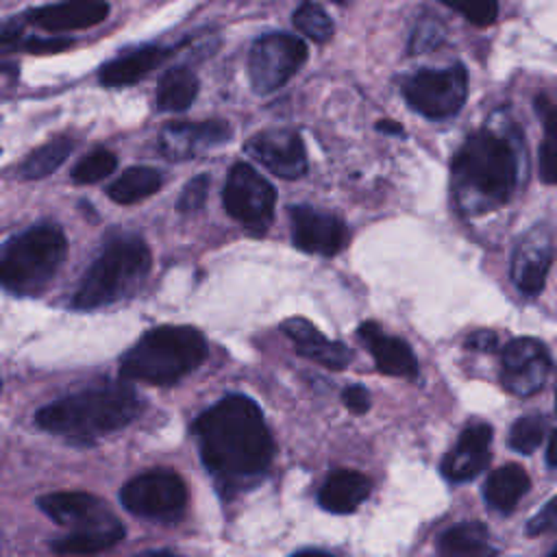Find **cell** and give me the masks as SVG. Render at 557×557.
I'll return each mask as SVG.
<instances>
[{
    "label": "cell",
    "mask_w": 557,
    "mask_h": 557,
    "mask_svg": "<svg viewBox=\"0 0 557 557\" xmlns=\"http://www.w3.org/2000/svg\"><path fill=\"white\" fill-rule=\"evenodd\" d=\"M144 407L141 396L126 383H109L63 396L35 416L39 429L76 444L94 442L131 424Z\"/></svg>",
    "instance_id": "3"
},
{
    "label": "cell",
    "mask_w": 557,
    "mask_h": 557,
    "mask_svg": "<svg viewBox=\"0 0 557 557\" xmlns=\"http://www.w3.org/2000/svg\"><path fill=\"white\" fill-rule=\"evenodd\" d=\"M490 446H492L490 424L468 426L459 435L457 444L442 459V474L455 483L474 479L490 461Z\"/></svg>",
    "instance_id": "18"
},
{
    "label": "cell",
    "mask_w": 557,
    "mask_h": 557,
    "mask_svg": "<svg viewBox=\"0 0 557 557\" xmlns=\"http://www.w3.org/2000/svg\"><path fill=\"white\" fill-rule=\"evenodd\" d=\"M437 550L446 557H472V555H494L490 546V533L481 522H463L448 529L437 544Z\"/></svg>",
    "instance_id": "27"
},
{
    "label": "cell",
    "mask_w": 557,
    "mask_h": 557,
    "mask_svg": "<svg viewBox=\"0 0 557 557\" xmlns=\"http://www.w3.org/2000/svg\"><path fill=\"white\" fill-rule=\"evenodd\" d=\"M546 463L548 468H555V437L548 433V444H546Z\"/></svg>",
    "instance_id": "39"
},
{
    "label": "cell",
    "mask_w": 557,
    "mask_h": 557,
    "mask_svg": "<svg viewBox=\"0 0 557 557\" xmlns=\"http://www.w3.org/2000/svg\"><path fill=\"white\" fill-rule=\"evenodd\" d=\"M163 183V176L159 170L148 168V165H135L124 170L107 189L109 198L115 200L117 205H133L139 202L154 191H159Z\"/></svg>",
    "instance_id": "26"
},
{
    "label": "cell",
    "mask_w": 557,
    "mask_h": 557,
    "mask_svg": "<svg viewBox=\"0 0 557 557\" xmlns=\"http://www.w3.org/2000/svg\"><path fill=\"white\" fill-rule=\"evenodd\" d=\"M172 52H174L172 46H161V44L126 50L100 67L98 81L104 87L133 85L144 76H148L154 67H159Z\"/></svg>",
    "instance_id": "19"
},
{
    "label": "cell",
    "mask_w": 557,
    "mask_h": 557,
    "mask_svg": "<svg viewBox=\"0 0 557 557\" xmlns=\"http://www.w3.org/2000/svg\"><path fill=\"white\" fill-rule=\"evenodd\" d=\"M117 165V159L111 150L107 148H96L91 152H87L72 170V181L87 185V183H96L102 181L104 176H109Z\"/></svg>",
    "instance_id": "31"
},
{
    "label": "cell",
    "mask_w": 557,
    "mask_h": 557,
    "mask_svg": "<svg viewBox=\"0 0 557 557\" xmlns=\"http://www.w3.org/2000/svg\"><path fill=\"white\" fill-rule=\"evenodd\" d=\"M342 400L352 413H366L370 409V394L363 385H348L342 392Z\"/></svg>",
    "instance_id": "36"
},
{
    "label": "cell",
    "mask_w": 557,
    "mask_h": 557,
    "mask_svg": "<svg viewBox=\"0 0 557 557\" xmlns=\"http://www.w3.org/2000/svg\"><path fill=\"white\" fill-rule=\"evenodd\" d=\"M248 152L281 178H298L307 172V152L300 135L287 128L257 133L246 144Z\"/></svg>",
    "instance_id": "16"
},
{
    "label": "cell",
    "mask_w": 557,
    "mask_h": 557,
    "mask_svg": "<svg viewBox=\"0 0 557 557\" xmlns=\"http://www.w3.org/2000/svg\"><path fill=\"white\" fill-rule=\"evenodd\" d=\"M289 220H292V242L296 248L305 252L333 257L346 246V239H348L346 224L329 211L298 205L289 209Z\"/></svg>",
    "instance_id": "12"
},
{
    "label": "cell",
    "mask_w": 557,
    "mask_h": 557,
    "mask_svg": "<svg viewBox=\"0 0 557 557\" xmlns=\"http://www.w3.org/2000/svg\"><path fill=\"white\" fill-rule=\"evenodd\" d=\"M283 333L292 339V344L296 346V350L302 357H307V359H311V361H315L324 368L342 370L344 366H348L352 361V350L346 344L331 342L305 318L285 320L283 322Z\"/></svg>",
    "instance_id": "20"
},
{
    "label": "cell",
    "mask_w": 557,
    "mask_h": 557,
    "mask_svg": "<svg viewBox=\"0 0 557 557\" xmlns=\"http://www.w3.org/2000/svg\"><path fill=\"white\" fill-rule=\"evenodd\" d=\"M555 522H557V500L550 498V500L546 503V507H544L537 516H533V518L529 520L527 533H529V535L546 533V531H550V529L555 527Z\"/></svg>",
    "instance_id": "35"
},
{
    "label": "cell",
    "mask_w": 557,
    "mask_h": 557,
    "mask_svg": "<svg viewBox=\"0 0 557 557\" xmlns=\"http://www.w3.org/2000/svg\"><path fill=\"white\" fill-rule=\"evenodd\" d=\"M231 137V124L224 120L172 122L159 135V150L165 159L185 161L205 154Z\"/></svg>",
    "instance_id": "15"
},
{
    "label": "cell",
    "mask_w": 557,
    "mask_h": 557,
    "mask_svg": "<svg viewBox=\"0 0 557 557\" xmlns=\"http://www.w3.org/2000/svg\"><path fill=\"white\" fill-rule=\"evenodd\" d=\"M529 487H531V479L527 470L518 463H507L496 468L487 476L483 487V498L492 509L507 513L518 505V500L529 492Z\"/></svg>",
    "instance_id": "23"
},
{
    "label": "cell",
    "mask_w": 557,
    "mask_h": 557,
    "mask_svg": "<svg viewBox=\"0 0 557 557\" xmlns=\"http://www.w3.org/2000/svg\"><path fill=\"white\" fill-rule=\"evenodd\" d=\"M376 128L379 131H385V133H394V135H403V126H398V124H394L392 120H381L379 124H376Z\"/></svg>",
    "instance_id": "38"
},
{
    "label": "cell",
    "mask_w": 557,
    "mask_h": 557,
    "mask_svg": "<svg viewBox=\"0 0 557 557\" xmlns=\"http://www.w3.org/2000/svg\"><path fill=\"white\" fill-rule=\"evenodd\" d=\"M198 96V78L189 67L168 70L157 87V109L159 111H185Z\"/></svg>",
    "instance_id": "25"
},
{
    "label": "cell",
    "mask_w": 557,
    "mask_h": 557,
    "mask_svg": "<svg viewBox=\"0 0 557 557\" xmlns=\"http://www.w3.org/2000/svg\"><path fill=\"white\" fill-rule=\"evenodd\" d=\"M222 202L226 213L246 231L261 235L274 215V187L248 163H235L226 176Z\"/></svg>",
    "instance_id": "8"
},
{
    "label": "cell",
    "mask_w": 557,
    "mask_h": 557,
    "mask_svg": "<svg viewBox=\"0 0 557 557\" xmlns=\"http://www.w3.org/2000/svg\"><path fill=\"white\" fill-rule=\"evenodd\" d=\"M150 270V250L141 237L122 235L111 239L83 274L72 307L98 309L131 296Z\"/></svg>",
    "instance_id": "6"
},
{
    "label": "cell",
    "mask_w": 557,
    "mask_h": 557,
    "mask_svg": "<svg viewBox=\"0 0 557 557\" xmlns=\"http://www.w3.org/2000/svg\"><path fill=\"white\" fill-rule=\"evenodd\" d=\"M307 61V46L289 33H268L255 39L248 54V76L257 94L283 87Z\"/></svg>",
    "instance_id": "9"
},
{
    "label": "cell",
    "mask_w": 557,
    "mask_h": 557,
    "mask_svg": "<svg viewBox=\"0 0 557 557\" xmlns=\"http://www.w3.org/2000/svg\"><path fill=\"white\" fill-rule=\"evenodd\" d=\"M67 255L65 233L57 224H35L0 248V287L20 294H41Z\"/></svg>",
    "instance_id": "5"
},
{
    "label": "cell",
    "mask_w": 557,
    "mask_h": 557,
    "mask_svg": "<svg viewBox=\"0 0 557 557\" xmlns=\"http://www.w3.org/2000/svg\"><path fill=\"white\" fill-rule=\"evenodd\" d=\"M292 22H294V26H296L305 37H309V39H313V41H318V44L329 41V39L333 37V33H335V24H333V20L329 17V13H326L320 4H315V2H311V0H305V2L294 11Z\"/></svg>",
    "instance_id": "29"
},
{
    "label": "cell",
    "mask_w": 557,
    "mask_h": 557,
    "mask_svg": "<svg viewBox=\"0 0 557 557\" xmlns=\"http://www.w3.org/2000/svg\"><path fill=\"white\" fill-rule=\"evenodd\" d=\"M359 337L368 342L370 352L383 374L405 379L418 376V361L405 339L385 335L374 322H363L359 326Z\"/></svg>",
    "instance_id": "21"
},
{
    "label": "cell",
    "mask_w": 557,
    "mask_h": 557,
    "mask_svg": "<svg viewBox=\"0 0 557 557\" xmlns=\"http://www.w3.org/2000/svg\"><path fill=\"white\" fill-rule=\"evenodd\" d=\"M468 348L472 350H483V352H492L498 346V335L494 331H476L468 337L466 342Z\"/></svg>",
    "instance_id": "37"
},
{
    "label": "cell",
    "mask_w": 557,
    "mask_h": 557,
    "mask_svg": "<svg viewBox=\"0 0 557 557\" xmlns=\"http://www.w3.org/2000/svg\"><path fill=\"white\" fill-rule=\"evenodd\" d=\"M520 172V139L513 133L481 128L453 161V196L461 213L481 215L505 205Z\"/></svg>",
    "instance_id": "2"
},
{
    "label": "cell",
    "mask_w": 557,
    "mask_h": 557,
    "mask_svg": "<svg viewBox=\"0 0 557 557\" xmlns=\"http://www.w3.org/2000/svg\"><path fill=\"white\" fill-rule=\"evenodd\" d=\"M546 437V422L540 413L522 416L509 431V446L522 455H531Z\"/></svg>",
    "instance_id": "30"
},
{
    "label": "cell",
    "mask_w": 557,
    "mask_h": 557,
    "mask_svg": "<svg viewBox=\"0 0 557 557\" xmlns=\"http://www.w3.org/2000/svg\"><path fill=\"white\" fill-rule=\"evenodd\" d=\"M331 2H335V4H342V2H344V0H331Z\"/></svg>",
    "instance_id": "40"
},
{
    "label": "cell",
    "mask_w": 557,
    "mask_h": 557,
    "mask_svg": "<svg viewBox=\"0 0 557 557\" xmlns=\"http://www.w3.org/2000/svg\"><path fill=\"white\" fill-rule=\"evenodd\" d=\"M74 141L67 137H57L37 150H33L22 163H20V176L24 178H44L52 174L72 152Z\"/></svg>",
    "instance_id": "28"
},
{
    "label": "cell",
    "mask_w": 557,
    "mask_h": 557,
    "mask_svg": "<svg viewBox=\"0 0 557 557\" xmlns=\"http://www.w3.org/2000/svg\"><path fill=\"white\" fill-rule=\"evenodd\" d=\"M37 505L50 520L61 527H70L72 531L102 527L117 520L107 509V503L87 492H52L41 496Z\"/></svg>",
    "instance_id": "17"
},
{
    "label": "cell",
    "mask_w": 557,
    "mask_h": 557,
    "mask_svg": "<svg viewBox=\"0 0 557 557\" xmlns=\"http://www.w3.org/2000/svg\"><path fill=\"white\" fill-rule=\"evenodd\" d=\"M440 2L476 26H490L498 15L496 0H440Z\"/></svg>",
    "instance_id": "32"
},
{
    "label": "cell",
    "mask_w": 557,
    "mask_h": 557,
    "mask_svg": "<svg viewBox=\"0 0 557 557\" xmlns=\"http://www.w3.org/2000/svg\"><path fill=\"white\" fill-rule=\"evenodd\" d=\"M370 494V479L357 470H337L320 487L318 503L331 513L355 511Z\"/></svg>",
    "instance_id": "22"
},
{
    "label": "cell",
    "mask_w": 557,
    "mask_h": 557,
    "mask_svg": "<svg viewBox=\"0 0 557 557\" xmlns=\"http://www.w3.org/2000/svg\"><path fill=\"white\" fill-rule=\"evenodd\" d=\"M200 459L220 485L242 487L259 479L274 455L261 409L244 394H228L194 422Z\"/></svg>",
    "instance_id": "1"
},
{
    "label": "cell",
    "mask_w": 557,
    "mask_h": 557,
    "mask_svg": "<svg viewBox=\"0 0 557 557\" xmlns=\"http://www.w3.org/2000/svg\"><path fill=\"white\" fill-rule=\"evenodd\" d=\"M124 527L115 520L102 527L76 529L52 544V550L59 555H91L115 546L124 537Z\"/></svg>",
    "instance_id": "24"
},
{
    "label": "cell",
    "mask_w": 557,
    "mask_h": 557,
    "mask_svg": "<svg viewBox=\"0 0 557 557\" xmlns=\"http://www.w3.org/2000/svg\"><path fill=\"white\" fill-rule=\"evenodd\" d=\"M553 261V235L546 224H535L527 231L511 255V281L524 296H535L544 289L546 274Z\"/></svg>",
    "instance_id": "13"
},
{
    "label": "cell",
    "mask_w": 557,
    "mask_h": 557,
    "mask_svg": "<svg viewBox=\"0 0 557 557\" xmlns=\"http://www.w3.org/2000/svg\"><path fill=\"white\" fill-rule=\"evenodd\" d=\"M407 104L429 120L459 113L468 96V72L461 63L442 70H420L403 87Z\"/></svg>",
    "instance_id": "7"
},
{
    "label": "cell",
    "mask_w": 557,
    "mask_h": 557,
    "mask_svg": "<svg viewBox=\"0 0 557 557\" xmlns=\"http://www.w3.org/2000/svg\"><path fill=\"white\" fill-rule=\"evenodd\" d=\"M546 135L540 146V176L544 183L555 181V139H553V109H546Z\"/></svg>",
    "instance_id": "34"
},
{
    "label": "cell",
    "mask_w": 557,
    "mask_h": 557,
    "mask_svg": "<svg viewBox=\"0 0 557 557\" xmlns=\"http://www.w3.org/2000/svg\"><path fill=\"white\" fill-rule=\"evenodd\" d=\"M207 357V344L194 326H157L144 333L120 359V376L148 385H172Z\"/></svg>",
    "instance_id": "4"
},
{
    "label": "cell",
    "mask_w": 557,
    "mask_h": 557,
    "mask_svg": "<svg viewBox=\"0 0 557 557\" xmlns=\"http://www.w3.org/2000/svg\"><path fill=\"white\" fill-rule=\"evenodd\" d=\"M109 17V0H54L28 9L22 20L48 35L91 28Z\"/></svg>",
    "instance_id": "14"
},
{
    "label": "cell",
    "mask_w": 557,
    "mask_h": 557,
    "mask_svg": "<svg viewBox=\"0 0 557 557\" xmlns=\"http://www.w3.org/2000/svg\"><path fill=\"white\" fill-rule=\"evenodd\" d=\"M209 185H211V178L209 174H198L194 178H189L178 196V202H176V209L181 213H196L202 209L205 200H207V194H209Z\"/></svg>",
    "instance_id": "33"
},
{
    "label": "cell",
    "mask_w": 557,
    "mask_h": 557,
    "mask_svg": "<svg viewBox=\"0 0 557 557\" xmlns=\"http://www.w3.org/2000/svg\"><path fill=\"white\" fill-rule=\"evenodd\" d=\"M120 500L135 516L176 520L187 505V487L172 470H148L122 487Z\"/></svg>",
    "instance_id": "10"
},
{
    "label": "cell",
    "mask_w": 557,
    "mask_h": 557,
    "mask_svg": "<svg viewBox=\"0 0 557 557\" xmlns=\"http://www.w3.org/2000/svg\"><path fill=\"white\" fill-rule=\"evenodd\" d=\"M550 374V357L542 342L533 337L511 339L503 350L500 383L516 396L540 392Z\"/></svg>",
    "instance_id": "11"
}]
</instances>
